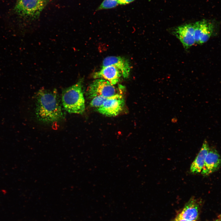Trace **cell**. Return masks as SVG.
<instances>
[{
	"label": "cell",
	"mask_w": 221,
	"mask_h": 221,
	"mask_svg": "<svg viewBox=\"0 0 221 221\" xmlns=\"http://www.w3.org/2000/svg\"><path fill=\"white\" fill-rule=\"evenodd\" d=\"M117 93L114 85L109 81L103 79H97L88 87L87 95L89 98L91 99L98 96L110 97Z\"/></svg>",
	"instance_id": "cell-4"
},
{
	"label": "cell",
	"mask_w": 221,
	"mask_h": 221,
	"mask_svg": "<svg viewBox=\"0 0 221 221\" xmlns=\"http://www.w3.org/2000/svg\"><path fill=\"white\" fill-rule=\"evenodd\" d=\"M50 0H17L14 10L18 15L30 20L39 17Z\"/></svg>",
	"instance_id": "cell-3"
},
{
	"label": "cell",
	"mask_w": 221,
	"mask_h": 221,
	"mask_svg": "<svg viewBox=\"0 0 221 221\" xmlns=\"http://www.w3.org/2000/svg\"><path fill=\"white\" fill-rule=\"evenodd\" d=\"M35 112L37 119L43 123L57 122L64 118L65 114L56 89H42L37 92Z\"/></svg>",
	"instance_id": "cell-1"
},
{
	"label": "cell",
	"mask_w": 221,
	"mask_h": 221,
	"mask_svg": "<svg viewBox=\"0 0 221 221\" xmlns=\"http://www.w3.org/2000/svg\"><path fill=\"white\" fill-rule=\"evenodd\" d=\"M118 5H125L132 2L135 0H116Z\"/></svg>",
	"instance_id": "cell-15"
},
{
	"label": "cell",
	"mask_w": 221,
	"mask_h": 221,
	"mask_svg": "<svg viewBox=\"0 0 221 221\" xmlns=\"http://www.w3.org/2000/svg\"><path fill=\"white\" fill-rule=\"evenodd\" d=\"M221 165V157L215 150L210 149L205 158L202 174L207 175L215 171Z\"/></svg>",
	"instance_id": "cell-10"
},
{
	"label": "cell",
	"mask_w": 221,
	"mask_h": 221,
	"mask_svg": "<svg viewBox=\"0 0 221 221\" xmlns=\"http://www.w3.org/2000/svg\"><path fill=\"white\" fill-rule=\"evenodd\" d=\"M109 97H110L101 96L95 97L91 99V100L90 103V105L91 107H96L97 109L101 107Z\"/></svg>",
	"instance_id": "cell-13"
},
{
	"label": "cell",
	"mask_w": 221,
	"mask_h": 221,
	"mask_svg": "<svg viewBox=\"0 0 221 221\" xmlns=\"http://www.w3.org/2000/svg\"><path fill=\"white\" fill-rule=\"evenodd\" d=\"M195 44H202L207 42L214 31V25L210 22L203 20L194 23Z\"/></svg>",
	"instance_id": "cell-7"
},
{
	"label": "cell",
	"mask_w": 221,
	"mask_h": 221,
	"mask_svg": "<svg viewBox=\"0 0 221 221\" xmlns=\"http://www.w3.org/2000/svg\"><path fill=\"white\" fill-rule=\"evenodd\" d=\"M122 76L121 72L115 67L107 66L102 67L100 70L94 73L93 76L95 79H102L107 80L114 85L119 82Z\"/></svg>",
	"instance_id": "cell-9"
},
{
	"label": "cell",
	"mask_w": 221,
	"mask_h": 221,
	"mask_svg": "<svg viewBox=\"0 0 221 221\" xmlns=\"http://www.w3.org/2000/svg\"><path fill=\"white\" fill-rule=\"evenodd\" d=\"M112 66L115 67L121 72L125 78L129 76L131 67L127 59L121 56H111L106 57L103 60L102 67Z\"/></svg>",
	"instance_id": "cell-8"
},
{
	"label": "cell",
	"mask_w": 221,
	"mask_h": 221,
	"mask_svg": "<svg viewBox=\"0 0 221 221\" xmlns=\"http://www.w3.org/2000/svg\"><path fill=\"white\" fill-rule=\"evenodd\" d=\"M125 103L122 96L117 93L109 97L97 110L99 113L106 116H116L122 111Z\"/></svg>",
	"instance_id": "cell-5"
},
{
	"label": "cell",
	"mask_w": 221,
	"mask_h": 221,
	"mask_svg": "<svg viewBox=\"0 0 221 221\" xmlns=\"http://www.w3.org/2000/svg\"><path fill=\"white\" fill-rule=\"evenodd\" d=\"M212 221H221V217Z\"/></svg>",
	"instance_id": "cell-17"
},
{
	"label": "cell",
	"mask_w": 221,
	"mask_h": 221,
	"mask_svg": "<svg viewBox=\"0 0 221 221\" xmlns=\"http://www.w3.org/2000/svg\"><path fill=\"white\" fill-rule=\"evenodd\" d=\"M207 142L205 140L197 156L190 167V171L193 173H201L203 168L206 156L209 150Z\"/></svg>",
	"instance_id": "cell-12"
},
{
	"label": "cell",
	"mask_w": 221,
	"mask_h": 221,
	"mask_svg": "<svg viewBox=\"0 0 221 221\" xmlns=\"http://www.w3.org/2000/svg\"><path fill=\"white\" fill-rule=\"evenodd\" d=\"M83 82V79L80 78L75 84L62 91V105L64 109L69 113L82 114L85 110Z\"/></svg>",
	"instance_id": "cell-2"
},
{
	"label": "cell",
	"mask_w": 221,
	"mask_h": 221,
	"mask_svg": "<svg viewBox=\"0 0 221 221\" xmlns=\"http://www.w3.org/2000/svg\"><path fill=\"white\" fill-rule=\"evenodd\" d=\"M118 5L116 0H104L97 9L99 10L111 9Z\"/></svg>",
	"instance_id": "cell-14"
},
{
	"label": "cell",
	"mask_w": 221,
	"mask_h": 221,
	"mask_svg": "<svg viewBox=\"0 0 221 221\" xmlns=\"http://www.w3.org/2000/svg\"><path fill=\"white\" fill-rule=\"evenodd\" d=\"M173 221H189L185 219L180 218L178 217H176V218L174 219Z\"/></svg>",
	"instance_id": "cell-16"
},
{
	"label": "cell",
	"mask_w": 221,
	"mask_h": 221,
	"mask_svg": "<svg viewBox=\"0 0 221 221\" xmlns=\"http://www.w3.org/2000/svg\"><path fill=\"white\" fill-rule=\"evenodd\" d=\"M199 210L197 202L194 199H191L177 217L189 221H196L199 216Z\"/></svg>",
	"instance_id": "cell-11"
},
{
	"label": "cell",
	"mask_w": 221,
	"mask_h": 221,
	"mask_svg": "<svg viewBox=\"0 0 221 221\" xmlns=\"http://www.w3.org/2000/svg\"><path fill=\"white\" fill-rule=\"evenodd\" d=\"M173 32L185 49H188L195 44L194 23L179 26L175 28Z\"/></svg>",
	"instance_id": "cell-6"
}]
</instances>
